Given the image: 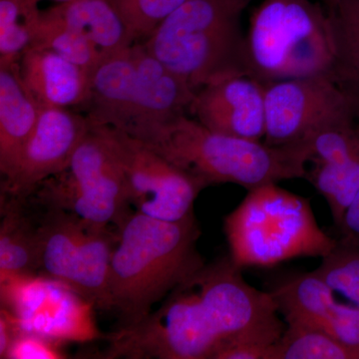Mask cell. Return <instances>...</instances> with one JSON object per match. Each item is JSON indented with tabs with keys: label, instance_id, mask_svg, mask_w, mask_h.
Listing matches in <instances>:
<instances>
[{
	"label": "cell",
	"instance_id": "cell-1",
	"mask_svg": "<svg viewBox=\"0 0 359 359\" xmlns=\"http://www.w3.org/2000/svg\"><path fill=\"white\" fill-rule=\"evenodd\" d=\"M242 271L230 256L203 264L159 308L108 334L101 358L219 359L238 346H275L285 330L278 304Z\"/></svg>",
	"mask_w": 359,
	"mask_h": 359
},
{
	"label": "cell",
	"instance_id": "cell-2",
	"mask_svg": "<svg viewBox=\"0 0 359 359\" xmlns=\"http://www.w3.org/2000/svg\"><path fill=\"white\" fill-rule=\"evenodd\" d=\"M108 276V311L121 325L143 320L205 262L197 250L196 217L179 222L132 212L117 229Z\"/></svg>",
	"mask_w": 359,
	"mask_h": 359
},
{
	"label": "cell",
	"instance_id": "cell-3",
	"mask_svg": "<svg viewBox=\"0 0 359 359\" xmlns=\"http://www.w3.org/2000/svg\"><path fill=\"white\" fill-rule=\"evenodd\" d=\"M143 143L207 188L231 183L249 191L308 176L309 156L302 142L269 146L212 131L187 114L175 118Z\"/></svg>",
	"mask_w": 359,
	"mask_h": 359
},
{
	"label": "cell",
	"instance_id": "cell-4",
	"mask_svg": "<svg viewBox=\"0 0 359 359\" xmlns=\"http://www.w3.org/2000/svg\"><path fill=\"white\" fill-rule=\"evenodd\" d=\"M252 0H186L143 41L197 92L248 75L242 15Z\"/></svg>",
	"mask_w": 359,
	"mask_h": 359
},
{
	"label": "cell",
	"instance_id": "cell-5",
	"mask_svg": "<svg viewBox=\"0 0 359 359\" xmlns=\"http://www.w3.org/2000/svg\"><path fill=\"white\" fill-rule=\"evenodd\" d=\"M231 261L269 268L297 257H325L337 240L318 226L306 198L269 183L249 190L224 219Z\"/></svg>",
	"mask_w": 359,
	"mask_h": 359
},
{
	"label": "cell",
	"instance_id": "cell-6",
	"mask_svg": "<svg viewBox=\"0 0 359 359\" xmlns=\"http://www.w3.org/2000/svg\"><path fill=\"white\" fill-rule=\"evenodd\" d=\"M248 75L264 84L330 74L334 59L325 6L313 0H263L245 33Z\"/></svg>",
	"mask_w": 359,
	"mask_h": 359
},
{
	"label": "cell",
	"instance_id": "cell-7",
	"mask_svg": "<svg viewBox=\"0 0 359 359\" xmlns=\"http://www.w3.org/2000/svg\"><path fill=\"white\" fill-rule=\"evenodd\" d=\"M29 196L45 207L102 226L118 229L132 212L119 158L99 125L91 124L67 166L44 180Z\"/></svg>",
	"mask_w": 359,
	"mask_h": 359
},
{
	"label": "cell",
	"instance_id": "cell-8",
	"mask_svg": "<svg viewBox=\"0 0 359 359\" xmlns=\"http://www.w3.org/2000/svg\"><path fill=\"white\" fill-rule=\"evenodd\" d=\"M36 203L40 210L39 275L69 287L93 308L108 311V276L117 229L89 223L72 212Z\"/></svg>",
	"mask_w": 359,
	"mask_h": 359
},
{
	"label": "cell",
	"instance_id": "cell-9",
	"mask_svg": "<svg viewBox=\"0 0 359 359\" xmlns=\"http://www.w3.org/2000/svg\"><path fill=\"white\" fill-rule=\"evenodd\" d=\"M103 127L119 158L127 197L134 211L169 222L195 216L194 205L207 188L203 182L138 139L121 130Z\"/></svg>",
	"mask_w": 359,
	"mask_h": 359
},
{
	"label": "cell",
	"instance_id": "cell-10",
	"mask_svg": "<svg viewBox=\"0 0 359 359\" xmlns=\"http://www.w3.org/2000/svg\"><path fill=\"white\" fill-rule=\"evenodd\" d=\"M1 309L18 332L62 341L93 339L95 327L88 302L46 276H13L0 280Z\"/></svg>",
	"mask_w": 359,
	"mask_h": 359
},
{
	"label": "cell",
	"instance_id": "cell-11",
	"mask_svg": "<svg viewBox=\"0 0 359 359\" xmlns=\"http://www.w3.org/2000/svg\"><path fill=\"white\" fill-rule=\"evenodd\" d=\"M264 99L269 146L299 143L348 113V97L327 74L264 84Z\"/></svg>",
	"mask_w": 359,
	"mask_h": 359
},
{
	"label": "cell",
	"instance_id": "cell-12",
	"mask_svg": "<svg viewBox=\"0 0 359 359\" xmlns=\"http://www.w3.org/2000/svg\"><path fill=\"white\" fill-rule=\"evenodd\" d=\"M90 126L87 116L75 110L41 109L13 173L1 181V193L32 195L44 180L67 166Z\"/></svg>",
	"mask_w": 359,
	"mask_h": 359
},
{
	"label": "cell",
	"instance_id": "cell-13",
	"mask_svg": "<svg viewBox=\"0 0 359 359\" xmlns=\"http://www.w3.org/2000/svg\"><path fill=\"white\" fill-rule=\"evenodd\" d=\"M269 292L285 323L320 330L359 348V309L337 302L334 290L316 271L290 276Z\"/></svg>",
	"mask_w": 359,
	"mask_h": 359
},
{
	"label": "cell",
	"instance_id": "cell-14",
	"mask_svg": "<svg viewBox=\"0 0 359 359\" xmlns=\"http://www.w3.org/2000/svg\"><path fill=\"white\" fill-rule=\"evenodd\" d=\"M188 112L212 131L247 140H264V84L250 75H240L208 85L196 92Z\"/></svg>",
	"mask_w": 359,
	"mask_h": 359
},
{
	"label": "cell",
	"instance_id": "cell-15",
	"mask_svg": "<svg viewBox=\"0 0 359 359\" xmlns=\"http://www.w3.org/2000/svg\"><path fill=\"white\" fill-rule=\"evenodd\" d=\"M18 76L40 109H83L91 76L50 49L29 46L18 63Z\"/></svg>",
	"mask_w": 359,
	"mask_h": 359
},
{
	"label": "cell",
	"instance_id": "cell-16",
	"mask_svg": "<svg viewBox=\"0 0 359 359\" xmlns=\"http://www.w3.org/2000/svg\"><path fill=\"white\" fill-rule=\"evenodd\" d=\"M0 280L39 275V215L32 214L29 197L1 193Z\"/></svg>",
	"mask_w": 359,
	"mask_h": 359
},
{
	"label": "cell",
	"instance_id": "cell-17",
	"mask_svg": "<svg viewBox=\"0 0 359 359\" xmlns=\"http://www.w3.org/2000/svg\"><path fill=\"white\" fill-rule=\"evenodd\" d=\"M18 76V65L0 68V174L13 173L40 114Z\"/></svg>",
	"mask_w": 359,
	"mask_h": 359
},
{
	"label": "cell",
	"instance_id": "cell-18",
	"mask_svg": "<svg viewBox=\"0 0 359 359\" xmlns=\"http://www.w3.org/2000/svg\"><path fill=\"white\" fill-rule=\"evenodd\" d=\"M46 11L89 40L106 57L136 43L112 0H74Z\"/></svg>",
	"mask_w": 359,
	"mask_h": 359
},
{
	"label": "cell",
	"instance_id": "cell-19",
	"mask_svg": "<svg viewBox=\"0 0 359 359\" xmlns=\"http://www.w3.org/2000/svg\"><path fill=\"white\" fill-rule=\"evenodd\" d=\"M334 43V59L328 76L340 87L359 82V0H327Z\"/></svg>",
	"mask_w": 359,
	"mask_h": 359
},
{
	"label": "cell",
	"instance_id": "cell-20",
	"mask_svg": "<svg viewBox=\"0 0 359 359\" xmlns=\"http://www.w3.org/2000/svg\"><path fill=\"white\" fill-rule=\"evenodd\" d=\"M30 46L41 47L56 52L86 71L90 76L107 58L95 45L56 20L46 11H40Z\"/></svg>",
	"mask_w": 359,
	"mask_h": 359
},
{
	"label": "cell",
	"instance_id": "cell-21",
	"mask_svg": "<svg viewBox=\"0 0 359 359\" xmlns=\"http://www.w3.org/2000/svg\"><path fill=\"white\" fill-rule=\"evenodd\" d=\"M39 0H0V68L18 61L32 41Z\"/></svg>",
	"mask_w": 359,
	"mask_h": 359
},
{
	"label": "cell",
	"instance_id": "cell-22",
	"mask_svg": "<svg viewBox=\"0 0 359 359\" xmlns=\"http://www.w3.org/2000/svg\"><path fill=\"white\" fill-rule=\"evenodd\" d=\"M271 359H356V349L320 330L285 323Z\"/></svg>",
	"mask_w": 359,
	"mask_h": 359
},
{
	"label": "cell",
	"instance_id": "cell-23",
	"mask_svg": "<svg viewBox=\"0 0 359 359\" xmlns=\"http://www.w3.org/2000/svg\"><path fill=\"white\" fill-rule=\"evenodd\" d=\"M306 178L327 200L337 226L359 190V155L339 165H316Z\"/></svg>",
	"mask_w": 359,
	"mask_h": 359
},
{
	"label": "cell",
	"instance_id": "cell-24",
	"mask_svg": "<svg viewBox=\"0 0 359 359\" xmlns=\"http://www.w3.org/2000/svg\"><path fill=\"white\" fill-rule=\"evenodd\" d=\"M316 273L334 290L359 309V247L337 241V245L323 261Z\"/></svg>",
	"mask_w": 359,
	"mask_h": 359
},
{
	"label": "cell",
	"instance_id": "cell-25",
	"mask_svg": "<svg viewBox=\"0 0 359 359\" xmlns=\"http://www.w3.org/2000/svg\"><path fill=\"white\" fill-rule=\"evenodd\" d=\"M136 42H143L186 0H112Z\"/></svg>",
	"mask_w": 359,
	"mask_h": 359
},
{
	"label": "cell",
	"instance_id": "cell-26",
	"mask_svg": "<svg viewBox=\"0 0 359 359\" xmlns=\"http://www.w3.org/2000/svg\"><path fill=\"white\" fill-rule=\"evenodd\" d=\"M60 342L32 334L18 332L14 337L4 359H60L66 358Z\"/></svg>",
	"mask_w": 359,
	"mask_h": 359
},
{
	"label": "cell",
	"instance_id": "cell-27",
	"mask_svg": "<svg viewBox=\"0 0 359 359\" xmlns=\"http://www.w3.org/2000/svg\"><path fill=\"white\" fill-rule=\"evenodd\" d=\"M339 228L341 231L340 242L359 247V190L347 207Z\"/></svg>",
	"mask_w": 359,
	"mask_h": 359
},
{
	"label": "cell",
	"instance_id": "cell-28",
	"mask_svg": "<svg viewBox=\"0 0 359 359\" xmlns=\"http://www.w3.org/2000/svg\"><path fill=\"white\" fill-rule=\"evenodd\" d=\"M18 330L4 309H0V358H6L7 351Z\"/></svg>",
	"mask_w": 359,
	"mask_h": 359
},
{
	"label": "cell",
	"instance_id": "cell-29",
	"mask_svg": "<svg viewBox=\"0 0 359 359\" xmlns=\"http://www.w3.org/2000/svg\"><path fill=\"white\" fill-rule=\"evenodd\" d=\"M40 1V0H39ZM53 1L58 2V4H65V2L74 1V0H53Z\"/></svg>",
	"mask_w": 359,
	"mask_h": 359
},
{
	"label": "cell",
	"instance_id": "cell-30",
	"mask_svg": "<svg viewBox=\"0 0 359 359\" xmlns=\"http://www.w3.org/2000/svg\"><path fill=\"white\" fill-rule=\"evenodd\" d=\"M356 359H359V348L356 349Z\"/></svg>",
	"mask_w": 359,
	"mask_h": 359
},
{
	"label": "cell",
	"instance_id": "cell-31",
	"mask_svg": "<svg viewBox=\"0 0 359 359\" xmlns=\"http://www.w3.org/2000/svg\"><path fill=\"white\" fill-rule=\"evenodd\" d=\"M323 1H325V0H323Z\"/></svg>",
	"mask_w": 359,
	"mask_h": 359
}]
</instances>
